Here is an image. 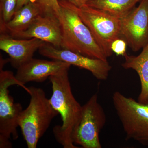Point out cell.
Returning a JSON list of instances; mask_svg holds the SVG:
<instances>
[{"mask_svg":"<svg viewBox=\"0 0 148 148\" xmlns=\"http://www.w3.org/2000/svg\"><path fill=\"white\" fill-rule=\"evenodd\" d=\"M69 70L49 77L53 93L49 101L53 108L61 115L62 120L61 125L53 127L56 139L64 148H78L72 142L71 136L79 120L82 106L73 95Z\"/></svg>","mask_w":148,"mask_h":148,"instance_id":"cell-1","label":"cell"},{"mask_svg":"<svg viewBox=\"0 0 148 148\" xmlns=\"http://www.w3.org/2000/svg\"><path fill=\"white\" fill-rule=\"evenodd\" d=\"M58 3L60 8L57 17L62 34L61 49L91 58L108 60L80 17L78 8L66 0H58Z\"/></svg>","mask_w":148,"mask_h":148,"instance_id":"cell-2","label":"cell"},{"mask_svg":"<svg viewBox=\"0 0 148 148\" xmlns=\"http://www.w3.org/2000/svg\"><path fill=\"white\" fill-rule=\"evenodd\" d=\"M28 88L30 103L19 115L18 123L28 148H36L52 120L59 114L51 106L43 89L34 86Z\"/></svg>","mask_w":148,"mask_h":148,"instance_id":"cell-3","label":"cell"},{"mask_svg":"<svg viewBox=\"0 0 148 148\" xmlns=\"http://www.w3.org/2000/svg\"><path fill=\"white\" fill-rule=\"evenodd\" d=\"M112 99L126 140L148 147V102L140 103L119 91L114 92Z\"/></svg>","mask_w":148,"mask_h":148,"instance_id":"cell-4","label":"cell"},{"mask_svg":"<svg viewBox=\"0 0 148 148\" xmlns=\"http://www.w3.org/2000/svg\"><path fill=\"white\" fill-rule=\"evenodd\" d=\"M17 85L27 92L28 87L16 79L10 71H3L0 67V148H10L12 145L11 137L16 140L18 135L17 131L18 117L23 110L20 103H14L9 94V87Z\"/></svg>","mask_w":148,"mask_h":148,"instance_id":"cell-5","label":"cell"},{"mask_svg":"<svg viewBox=\"0 0 148 148\" xmlns=\"http://www.w3.org/2000/svg\"><path fill=\"white\" fill-rule=\"evenodd\" d=\"M106 121V113L95 93L82 106L79 120L72 133V142L84 148H102L99 135Z\"/></svg>","mask_w":148,"mask_h":148,"instance_id":"cell-6","label":"cell"},{"mask_svg":"<svg viewBox=\"0 0 148 148\" xmlns=\"http://www.w3.org/2000/svg\"><path fill=\"white\" fill-rule=\"evenodd\" d=\"M78 13L106 56H112V43L119 38L120 18L87 5L79 8Z\"/></svg>","mask_w":148,"mask_h":148,"instance_id":"cell-7","label":"cell"},{"mask_svg":"<svg viewBox=\"0 0 148 148\" xmlns=\"http://www.w3.org/2000/svg\"><path fill=\"white\" fill-rule=\"evenodd\" d=\"M120 19L119 38L134 52L143 49L148 44V0H141Z\"/></svg>","mask_w":148,"mask_h":148,"instance_id":"cell-8","label":"cell"},{"mask_svg":"<svg viewBox=\"0 0 148 148\" xmlns=\"http://www.w3.org/2000/svg\"><path fill=\"white\" fill-rule=\"evenodd\" d=\"M41 55L52 60L66 62L89 71L97 79H108L112 66L108 60L91 58L70 50L58 49L46 42L39 49Z\"/></svg>","mask_w":148,"mask_h":148,"instance_id":"cell-9","label":"cell"},{"mask_svg":"<svg viewBox=\"0 0 148 148\" xmlns=\"http://www.w3.org/2000/svg\"><path fill=\"white\" fill-rule=\"evenodd\" d=\"M13 38L18 39L36 38L61 49L62 34L58 17L55 14H40L27 30Z\"/></svg>","mask_w":148,"mask_h":148,"instance_id":"cell-10","label":"cell"},{"mask_svg":"<svg viewBox=\"0 0 148 148\" xmlns=\"http://www.w3.org/2000/svg\"><path fill=\"white\" fill-rule=\"evenodd\" d=\"M71 66L63 61L32 58L17 68L15 76L24 85L31 82H42L51 76L70 69Z\"/></svg>","mask_w":148,"mask_h":148,"instance_id":"cell-11","label":"cell"},{"mask_svg":"<svg viewBox=\"0 0 148 148\" xmlns=\"http://www.w3.org/2000/svg\"><path fill=\"white\" fill-rule=\"evenodd\" d=\"M45 43L36 38H16L6 33L0 36V49L8 54L12 66L16 69L33 58L35 52Z\"/></svg>","mask_w":148,"mask_h":148,"instance_id":"cell-12","label":"cell"},{"mask_svg":"<svg viewBox=\"0 0 148 148\" xmlns=\"http://www.w3.org/2000/svg\"><path fill=\"white\" fill-rule=\"evenodd\" d=\"M43 14L38 5L29 2L16 11L12 18L0 31L1 34L6 33L14 37L27 30L37 16Z\"/></svg>","mask_w":148,"mask_h":148,"instance_id":"cell-13","label":"cell"},{"mask_svg":"<svg viewBox=\"0 0 148 148\" xmlns=\"http://www.w3.org/2000/svg\"><path fill=\"white\" fill-rule=\"evenodd\" d=\"M125 61L121 66L125 69H132L138 73L141 84V90L138 101L140 103L148 102V44L138 56H124Z\"/></svg>","mask_w":148,"mask_h":148,"instance_id":"cell-14","label":"cell"},{"mask_svg":"<svg viewBox=\"0 0 148 148\" xmlns=\"http://www.w3.org/2000/svg\"><path fill=\"white\" fill-rule=\"evenodd\" d=\"M141 0H88L86 5L121 18L136 7Z\"/></svg>","mask_w":148,"mask_h":148,"instance_id":"cell-15","label":"cell"},{"mask_svg":"<svg viewBox=\"0 0 148 148\" xmlns=\"http://www.w3.org/2000/svg\"><path fill=\"white\" fill-rule=\"evenodd\" d=\"M17 1V0H0V31L13 17Z\"/></svg>","mask_w":148,"mask_h":148,"instance_id":"cell-16","label":"cell"},{"mask_svg":"<svg viewBox=\"0 0 148 148\" xmlns=\"http://www.w3.org/2000/svg\"><path fill=\"white\" fill-rule=\"evenodd\" d=\"M30 1L38 5L43 14H55L57 16L60 8L58 0H30Z\"/></svg>","mask_w":148,"mask_h":148,"instance_id":"cell-17","label":"cell"},{"mask_svg":"<svg viewBox=\"0 0 148 148\" xmlns=\"http://www.w3.org/2000/svg\"><path fill=\"white\" fill-rule=\"evenodd\" d=\"M127 45L126 42L122 39H116L112 43L111 49L113 53L117 56H124L126 53Z\"/></svg>","mask_w":148,"mask_h":148,"instance_id":"cell-18","label":"cell"},{"mask_svg":"<svg viewBox=\"0 0 148 148\" xmlns=\"http://www.w3.org/2000/svg\"><path fill=\"white\" fill-rule=\"evenodd\" d=\"M78 8H80L85 5H86L88 0H66Z\"/></svg>","mask_w":148,"mask_h":148,"instance_id":"cell-19","label":"cell"},{"mask_svg":"<svg viewBox=\"0 0 148 148\" xmlns=\"http://www.w3.org/2000/svg\"><path fill=\"white\" fill-rule=\"evenodd\" d=\"M29 2L30 0H17L16 11L21 8L25 5L27 4Z\"/></svg>","mask_w":148,"mask_h":148,"instance_id":"cell-20","label":"cell"}]
</instances>
